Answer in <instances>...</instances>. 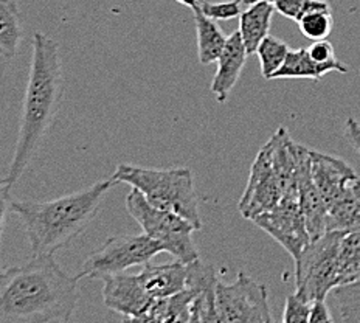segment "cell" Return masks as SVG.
<instances>
[{
    "instance_id": "1",
    "label": "cell",
    "mask_w": 360,
    "mask_h": 323,
    "mask_svg": "<svg viewBox=\"0 0 360 323\" xmlns=\"http://www.w3.org/2000/svg\"><path fill=\"white\" fill-rule=\"evenodd\" d=\"M78 275L55 257H34L0 275V323L70 322L79 300Z\"/></svg>"
},
{
    "instance_id": "2",
    "label": "cell",
    "mask_w": 360,
    "mask_h": 323,
    "mask_svg": "<svg viewBox=\"0 0 360 323\" xmlns=\"http://www.w3.org/2000/svg\"><path fill=\"white\" fill-rule=\"evenodd\" d=\"M64 70L59 44L41 32L33 34V53L22 104L20 126L8 175L4 179L11 190L24 176L42 140L53 125L64 96Z\"/></svg>"
},
{
    "instance_id": "3",
    "label": "cell",
    "mask_w": 360,
    "mask_h": 323,
    "mask_svg": "<svg viewBox=\"0 0 360 323\" xmlns=\"http://www.w3.org/2000/svg\"><path fill=\"white\" fill-rule=\"evenodd\" d=\"M117 182L112 177L65 196L37 202L13 201L11 210L24 224L34 257H55L84 232Z\"/></svg>"
},
{
    "instance_id": "4",
    "label": "cell",
    "mask_w": 360,
    "mask_h": 323,
    "mask_svg": "<svg viewBox=\"0 0 360 323\" xmlns=\"http://www.w3.org/2000/svg\"><path fill=\"white\" fill-rule=\"evenodd\" d=\"M300 148L286 127H278L272 139L259 149L249 182L239 201V212L245 220L270 212L292 190L298 189L297 171Z\"/></svg>"
},
{
    "instance_id": "5",
    "label": "cell",
    "mask_w": 360,
    "mask_h": 323,
    "mask_svg": "<svg viewBox=\"0 0 360 323\" xmlns=\"http://www.w3.org/2000/svg\"><path fill=\"white\" fill-rule=\"evenodd\" d=\"M112 179L117 184H127L139 190L153 205L182 216L196 230L202 229L199 196L188 168L155 170L122 163Z\"/></svg>"
},
{
    "instance_id": "6",
    "label": "cell",
    "mask_w": 360,
    "mask_h": 323,
    "mask_svg": "<svg viewBox=\"0 0 360 323\" xmlns=\"http://www.w3.org/2000/svg\"><path fill=\"white\" fill-rule=\"evenodd\" d=\"M126 210L140 224L145 235L162 244L163 252L171 253L185 265L199 260V252L193 241V234L198 230L182 216L153 205L135 189L127 194Z\"/></svg>"
},
{
    "instance_id": "7",
    "label": "cell",
    "mask_w": 360,
    "mask_h": 323,
    "mask_svg": "<svg viewBox=\"0 0 360 323\" xmlns=\"http://www.w3.org/2000/svg\"><path fill=\"white\" fill-rule=\"evenodd\" d=\"M343 232H326L304 247L295 260V294L306 302L325 300L340 286L339 247Z\"/></svg>"
},
{
    "instance_id": "8",
    "label": "cell",
    "mask_w": 360,
    "mask_h": 323,
    "mask_svg": "<svg viewBox=\"0 0 360 323\" xmlns=\"http://www.w3.org/2000/svg\"><path fill=\"white\" fill-rule=\"evenodd\" d=\"M163 252L162 244L148 235H118L108 238L98 251L82 262L81 279L104 280L134 266H145Z\"/></svg>"
},
{
    "instance_id": "9",
    "label": "cell",
    "mask_w": 360,
    "mask_h": 323,
    "mask_svg": "<svg viewBox=\"0 0 360 323\" xmlns=\"http://www.w3.org/2000/svg\"><path fill=\"white\" fill-rule=\"evenodd\" d=\"M216 312L221 323H276L267 288L244 272L230 284L217 281Z\"/></svg>"
},
{
    "instance_id": "10",
    "label": "cell",
    "mask_w": 360,
    "mask_h": 323,
    "mask_svg": "<svg viewBox=\"0 0 360 323\" xmlns=\"http://www.w3.org/2000/svg\"><path fill=\"white\" fill-rule=\"evenodd\" d=\"M252 222L257 224L275 241H278L294 261L312 241L307 234L302 207H300L298 189L289 191L278 205L270 212L257 216Z\"/></svg>"
},
{
    "instance_id": "11",
    "label": "cell",
    "mask_w": 360,
    "mask_h": 323,
    "mask_svg": "<svg viewBox=\"0 0 360 323\" xmlns=\"http://www.w3.org/2000/svg\"><path fill=\"white\" fill-rule=\"evenodd\" d=\"M103 302L109 310L124 317H134L154 303L141 284L139 274H117L104 279Z\"/></svg>"
},
{
    "instance_id": "12",
    "label": "cell",
    "mask_w": 360,
    "mask_h": 323,
    "mask_svg": "<svg viewBox=\"0 0 360 323\" xmlns=\"http://www.w3.org/2000/svg\"><path fill=\"white\" fill-rule=\"evenodd\" d=\"M297 185L300 207H302L303 217L306 222L307 234L311 239H319L326 234V215L328 210L323 199L320 198L311 176V149L302 146L298 157V171H297Z\"/></svg>"
},
{
    "instance_id": "13",
    "label": "cell",
    "mask_w": 360,
    "mask_h": 323,
    "mask_svg": "<svg viewBox=\"0 0 360 323\" xmlns=\"http://www.w3.org/2000/svg\"><path fill=\"white\" fill-rule=\"evenodd\" d=\"M311 176L320 198L325 202L326 210L337 198H340L348 185L359 177L356 171L339 157L314 151V149H311Z\"/></svg>"
},
{
    "instance_id": "14",
    "label": "cell",
    "mask_w": 360,
    "mask_h": 323,
    "mask_svg": "<svg viewBox=\"0 0 360 323\" xmlns=\"http://www.w3.org/2000/svg\"><path fill=\"white\" fill-rule=\"evenodd\" d=\"M247 56H249V53H247L241 34H239V32H233L229 36L222 53L217 58V70L212 81V86H210V90L216 96L217 103L227 101L230 92L241 78Z\"/></svg>"
},
{
    "instance_id": "15",
    "label": "cell",
    "mask_w": 360,
    "mask_h": 323,
    "mask_svg": "<svg viewBox=\"0 0 360 323\" xmlns=\"http://www.w3.org/2000/svg\"><path fill=\"white\" fill-rule=\"evenodd\" d=\"M139 279L154 302L159 298L176 296L188 286V265L172 261L167 265H145Z\"/></svg>"
},
{
    "instance_id": "16",
    "label": "cell",
    "mask_w": 360,
    "mask_h": 323,
    "mask_svg": "<svg viewBox=\"0 0 360 323\" xmlns=\"http://www.w3.org/2000/svg\"><path fill=\"white\" fill-rule=\"evenodd\" d=\"M196 292L185 289L176 296L159 298L139 315L124 317L123 323H186L193 314Z\"/></svg>"
},
{
    "instance_id": "17",
    "label": "cell",
    "mask_w": 360,
    "mask_h": 323,
    "mask_svg": "<svg viewBox=\"0 0 360 323\" xmlns=\"http://www.w3.org/2000/svg\"><path fill=\"white\" fill-rule=\"evenodd\" d=\"M328 232H354L360 230V177L348 185L340 198L328 207Z\"/></svg>"
},
{
    "instance_id": "18",
    "label": "cell",
    "mask_w": 360,
    "mask_h": 323,
    "mask_svg": "<svg viewBox=\"0 0 360 323\" xmlns=\"http://www.w3.org/2000/svg\"><path fill=\"white\" fill-rule=\"evenodd\" d=\"M275 11L274 4L258 2L247 6V10L239 16L238 32L243 37L249 56L257 53L259 44L269 36Z\"/></svg>"
},
{
    "instance_id": "19",
    "label": "cell",
    "mask_w": 360,
    "mask_h": 323,
    "mask_svg": "<svg viewBox=\"0 0 360 323\" xmlns=\"http://www.w3.org/2000/svg\"><path fill=\"white\" fill-rule=\"evenodd\" d=\"M329 72L348 73V69L340 61L331 64H321L314 61L311 55L307 53V49H294L289 50L286 61L281 65V69L274 75L272 80L276 78H294V80H314L319 81Z\"/></svg>"
},
{
    "instance_id": "20",
    "label": "cell",
    "mask_w": 360,
    "mask_h": 323,
    "mask_svg": "<svg viewBox=\"0 0 360 323\" xmlns=\"http://www.w3.org/2000/svg\"><path fill=\"white\" fill-rule=\"evenodd\" d=\"M194 13V25H196L198 37V58L202 65H208L216 63L217 58L227 44L229 36H225L217 22L207 18L202 13L200 6L193 10Z\"/></svg>"
},
{
    "instance_id": "21",
    "label": "cell",
    "mask_w": 360,
    "mask_h": 323,
    "mask_svg": "<svg viewBox=\"0 0 360 323\" xmlns=\"http://www.w3.org/2000/svg\"><path fill=\"white\" fill-rule=\"evenodd\" d=\"M22 41V20L16 0H0V56L13 59Z\"/></svg>"
},
{
    "instance_id": "22",
    "label": "cell",
    "mask_w": 360,
    "mask_h": 323,
    "mask_svg": "<svg viewBox=\"0 0 360 323\" xmlns=\"http://www.w3.org/2000/svg\"><path fill=\"white\" fill-rule=\"evenodd\" d=\"M289 47L286 42L280 41L278 37L267 36L264 41L259 44L257 55L261 63V73L266 80H272L274 75L281 69V65L286 61L289 55Z\"/></svg>"
},
{
    "instance_id": "23",
    "label": "cell",
    "mask_w": 360,
    "mask_h": 323,
    "mask_svg": "<svg viewBox=\"0 0 360 323\" xmlns=\"http://www.w3.org/2000/svg\"><path fill=\"white\" fill-rule=\"evenodd\" d=\"M343 323H360V279L333 291Z\"/></svg>"
},
{
    "instance_id": "24",
    "label": "cell",
    "mask_w": 360,
    "mask_h": 323,
    "mask_svg": "<svg viewBox=\"0 0 360 323\" xmlns=\"http://www.w3.org/2000/svg\"><path fill=\"white\" fill-rule=\"evenodd\" d=\"M300 32L311 41H323L331 34L334 27L333 10H317L309 11L298 22Z\"/></svg>"
},
{
    "instance_id": "25",
    "label": "cell",
    "mask_w": 360,
    "mask_h": 323,
    "mask_svg": "<svg viewBox=\"0 0 360 323\" xmlns=\"http://www.w3.org/2000/svg\"><path fill=\"white\" fill-rule=\"evenodd\" d=\"M274 6L281 16L295 22H298L309 11L333 10L326 0H275Z\"/></svg>"
},
{
    "instance_id": "26",
    "label": "cell",
    "mask_w": 360,
    "mask_h": 323,
    "mask_svg": "<svg viewBox=\"0 0 360 323\" xmlns=\"http://www.w3.org/2000/svg\"><path fill=\"white\" fill-rule=\"evenodd\" d=\"M241 2L239 0H229V2H200L199 6L207 18L213 20H230L241 16Z\"/></svg>"
},
{
    "instance_id": "27",
    "label": "cell",
    "mask_w": 360,
    "mask_h": 323,
    "mask_svg": "<svg viewBox=\"0 0 360 323\" xmlns=\"http://www.w3.org/2000/svg\"><path fill=\"white\" fill-rule=\"evenodd\" d=\"M312 303L306 302L297 294H292L286 298L283 312V323H309Z\"/></svg>"
},
{
    "instance_id": "28",
    "label": "cell",
    "mask_w": 360,
    "mask_h": 323,
    "mask_svg": "<svg viewBox=\"0 0 360 323\" xmlns=\"http://www.w3.org/2000/svg\"><path fill=\"white\" fill-rule=\"evenodd\" d=\"M307 53L311 55L314 61L321 63V64H331L339 61L335 56V50L333 44L323 39V41H314L311 47H307Z\"/></svg>"
},
{
    "instance_id": "29",
    "label": "cell",
    "mask_w": 360,
    "mask_h": 323,
    "mask_svg": "<svg viewBox=\"0 0 360 323\" xmlns=\"http://www.w3.org/2000/svg\"><path fill=\"white\" fill-rule=\"evenodd\" d=\"M309 323H334L331 311H329L325 300H319V302L312 303Z\"/></svg>"
},
{
    "instance_id": "30",
    "label": "cell",
    "mask_w": 360,
    "mask_h": 323,
    "mask_svg": "<svg viewBox=\"0 0 360 323\" xmlns=\"http://www.w3.org/2000/svg\"><path fill=\"white\" fill-rule=\"evenodd\" d=\"M345 139H347L348 144L356 149L360 154V125L357 120L349 117L345 123Z\"/></svg>"
},
{
    "instance_id": "31",
    "label": "cell",
    "mask_w": 360,
    "mask_h": 323,
    "mask_svg": "<svg viewBox=\"0 0 360 323\" xmlns=\"http://www.w3.org/2000/svg\"><path fill=\"white\" fill-rule=\"evenodd\" d=\"M8 207H11L10 190L6 189L4 179H0V236H2L5 217H6V212H8ZM2 274H4V269L0 267V275H2Z\"/></svg>"
},
{
    "instance_id": "32",
    "label": "cell",
    "mask_w": 360,
    "mask_h": 323,
    "mask_svg": "<svg viewBox=\"0 0 360 323\" xmlns=\"http://www.w3.org/2000/svg\"><path fill=\"white\" fill-rule=\"evenodd\" d=\"M176 2L180 4V5H184V6H188V8H191V10H194V8H196V6H199L200 0H176Z\"/></svg>"
},
{
    "instance_id": "33",
    "label": "cell",
    "mask_w": 360,
    "mask_h": 323,
    "mask_svg": "<svg viewBox=\"0 0 360 323\" xmlns=\"http://www.w3.org/2000/svg\"><path fill=\"white\" fill-rule=\"evenodd\" d=\"M186 323H200V317H199V312H198V310H196V306L193 308L191 317H190V320L186 322Z\"/></svg>"
},
{
    "instance_id": "34",
    "label": "cell",
    "mask_w": 360,
    "mask_h": 323,
    "mask_svg": "<svg viewBox=\"0 0 360 323\" xmlns=\"http://www.w3.org/2000/svg\"><path fill=\"white\" fill-rule=\"evenodd\" d=\"M239 2H241L243 5L250 6V5H253V4H258V2H269V4H274L275 0H239Z\"/></svg>"
},
{
    "instance_id": "35",
    "label": "cell",
    "mask_w": 360,
    "mask_h": 323,
    "mask_svg": "<svg viewBox=\"0 0 360 323\" xmlns=\"http://www.w3.org/2000/svg\"><path fill=\"white\" fill-rule=\"evenodd\" d=\"M276 323H278V322H276Z\"/></svg>"
}]
</instances>
